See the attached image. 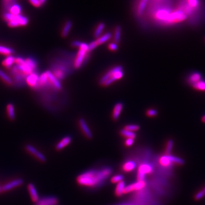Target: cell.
Listing matches in <instances>:
<instances>
[{
	"label": "cell",
	"instance_id": "27",
	"mask_svg": "<svg viewBox=\"0 0 205 205\" xmlns=\"http://www.w3.org/2000/svg\"><path fill=\"white\" fill-rule=\"evenodd\" d=\"M112 37V34L111 32H107L104 35L99 37L97 40H96V42L97 43V45H101L105 42H107L108 40H110Z\"/></svg>",
	"mask_w": 205,
	"mask_h": 205
},
{
	"label": "cell",
	"instance_id": "31",
	"mask_svg": "<svg viewBox=\"0 0 205 205\" xmlns=\"http://www.w3.org/2000/svg\"><path fill=\"white\" fill-rule=\"evenodd\" d=\"M105 25L104 22H100L97 25L96 28L94 31V36L95 38H98L99 37L101 36V33L105 29Z\"/></svg>",
	"mask_w": 205,
	"mask_h": 205
},
{
	"label": "cell",
	"instance_id": "5",
	"mask_svg": "<svg viewBox=\"0 0 205 205\" xmlns=\"http://www.w3.org/2000/svg\"><path fill=\"white\" fill-rule=\"evenodd\" d=\"M9 75L11 76L13 82V87H23L26 84V79L27 76L19 70L17 65H14L11 69H9Z\"/></svg>",
	"mask_w": 205,
	"mask_h": 205
},
{
	"label": "cell",
	"instance_id": "13",
	"mask_svg": "<svg viewBox=\"0 0 205 205\" xmlns=\"http://www.w3.org/2000/svg\"><path fill=\"white\" fill-rule=\"evenodd\" d=\"M58 203V198L55 197L51 196L39 199L36 203V205H56Z\"/></svg>",
	"mask_w": 205,
	"mask_h": 205
},
{
	"label": "cell",
	"instance_id": "49",
	"mask_svg": "<svg viewBox=\"0 0 205 205\" xmlns=\"http://www.w3.org/2000/svg\"><path fill=\"white\" fill-rule=\"evenodd\" d=\"M2 186L0 185V194H1L2 193Z\"/></svg>",
	"mask_w": 205,
	"mask_h": 205
},
{
	"label": "cell",
	"instance_id": "24",
	"mask_svg": "<svg viewBox=\"0 0 205 205\" xmlns=\"http://www.w3.org/2000/svg\"><path fill=\"white\" fill-rule=\"evenodd\" d=\"M136 164L133 161H128L125 162L122 166V170L126 172H132L136 168Z\"/></svg>",
	"mask_w": 205,
	"mask_h": 205
},
{
	"label": "cell",
	"instance_id": "12",
	"mask_svg": "<svg viewBox=\"0 0 205 205\" xmlns=\"http://www.w3.org/2000/svg\"><path fill=\"white\" fill-rule=\"evenodd\" d=\"M23 182H24V181L22 178H18V179L13 180L10 182L5 184L3 186H2V191L5 192V191L11 190L14 189L15 187L20 186H21L22 184H23Z\"/></svg>",
	"mask_w": 205,
	"mask_h": 205
},
{
	"label": "cell",
	"instance_id": "29",
	"mask_svg": "<svg viewBox=\"0 0 205 205\" xmlns=\"http://www.w3.org/2000/svg\"><path fill=\"white\" fill-rule=\"evenodd\" d=\"M149 0H140L139 4V6L137 7V13L139 16H141L143 15L144 11L145 9V7L147 6Z\"/></svg>",
	"mask_w": 205,
	"mask_h": 205
},
{
	"label": "cell",
	"instance_id": "8",
	"mask_svg": "<svg viewBox=\"0 0 205 205\" xmlns=\"http://www.w3.org/2000/svg\"><path fill=\"white\" fill-rule=\"evenodd\" d=\"M25 149L30 154H32L36 158H38L40 161L42 162H45L46 161L47 159L45 156L43 155L42 153L40 152L38 150H37L36 147H34L32 145L29 144L26 145L25 146Z\"/></svg>",
	"mask_w": 205,
	"mask_h": 205
},
{
	"label": "cell",
	"instance_id": "40",
	"mask_svg": "<svg viewBox=\"0 0 205 205\" xmlns=\"http://www.w3.org/2000/svg\"><path fill=\"white\" fill-rule=\"evenodd\" d=\"M25 63V59L22 57H17L15 58V65L21 66Z\"/></svg>",
	"mask_w": 205,
	"mask_h": 205
},
{
	"label": "cell",
	"instance_id": "3",
	"mask_svg": "<svg viewBox=\"0 0 205 205\" xmlns=\"http://www.w3.org/2000/svg\"><path fill=\"white\" fill-rule=\"evenodd\" d=\"M124 76V71L122 66H116L111 68L101 76L99 83L101 86L108 87L116 81L122 79Z\"/></svg>",
	"mask_w": 205,
	"mask_h": 205
},
{
	"label": "cell",
	"instance_id": "50",
	"mask_svg": "<svg viewBox=\"0 0 205 205\" xmlns=\"http://www.w3.org/2000/svg\"><path fill=\"white\" fill-rule=\"evenodd\" d=\"M203 190L204 191H205V188H204V189H203Z\"/></svg>",
	"mask_w": 205,
	"mask_h": 205
},
{
	"label": "cell",
	"instance_id": "16",
	"mask_svg": "<svg viewBox=\"0 0 205 205\" xmlns=\"http://www.w3.org/2000/svg\"><path fill=\"white\" fill-rule=\"evenodd\" d=\"M201 79H202V78L200 73L197 72H192L187 76V82L191 86L193 84L198 82V81L201 80Z\"/></svg>",
	"mask_w": 205,
	"mask_h": 205
},
{
	"label": "cell",
	"instance_id": "11",
	"mask_svg": "<svg viewBox=\"0 0 205 205\" xmlns=\"http://www.w3.org/2000/svg\"><path fill=\"white\" fill-rule=\"evenodd\" d=\"M78 123H79V126L82 130L83 134L84 135V136L86 137L87 139H91L93 137V135H92V133L91 132L90 128L88 126L86 120L83 118H80V119H79Z\"/></svg>",
	"mask_w": 205,
	"mask_h": 205
},
{
	"label": "cell",
	"instance_id": "33",
	"mask_svg": "<svg viewBox=\"0 0 205 205\" xmlns=\"http://www.w3.org/2000/svg\"><path fill=\"white\" fill-rule=\"evenodd\" d=\"M9 13H11L12 15H21V6L17 2L14 4L10 9Z\"/></svg>",
	"mask_w": 205,
	"mask_h": 205
},
{
	"label": "cell",
	"instance_id": "37",
	"mask_svg": "<svg viewBox=\"0 0 205 205\" xmlns=\"http://www.w3.org/2000/svg\"><path fill=\"white\" fill-rule=\"evenodd\" d=\"M146 115L149 117H155L158 115V111L155 108H150L146 112Z\"/></svg>",
	"mask_w": 205,
	"mask_h": 205
},
{
	"label": "cell",
	"instance_id": "34",
	"mask_svg": "<svg viewBox=\"0 0 205 205\" xmlns=\"http://www.w3.org/2000/svg\"><path fill=\"white\" fill-rule=\"evenodd\" d=\"M168 156H169V160H170L171 163L176 164H178V165L184 164V161L183 159L180 158V157H176L174 156H172V155H168Z\"/></svg>",
	"mask_w": 205,
	"mask_h": 205
},
{
	"label": "cell",
	"instance_id": "17",
	"mask_svg": "<svg viewBox=\"0 0 205 205\" xmlns=\"http://www.w3.org/2000/svg\"><path fill=\"white\" fill-rule=\"evenodd\" d=\"M72 140V139L71 136L65 137H63L61 140L60 141L58 144H57L56 147H55V149L57 151H61L62 149H63V148L66 147L67 145L71 143Z\"/></svg>",
	"mask_w": 205,
	"mask_h": 205
},
{
	"label": "cell",
	"instance_id": "41",
	"mask_svg": "<svg viewBox=\"0 0 205 205\" xmlns=\"http://www.w3.org/2000/svg\"><path fill=\"white\" fill-rule=\"evenodd\" d=\"M108 49L112 51H116L118 50L119 47L117 43L113 42V43H109L108 46Z\"/></svg>",
	"mask_w": 205,
	"mask_h": 205
},
{
	"label": "cell",
	"instance_id": "45",
	"mask_svg": "<svg viewBox=\"0 0 205 205\" xmlns=\"http://www.w3.org/2000/svg\"><path fill=\"white\" fill-rule=\"evenodd\" d=\"M29 1H30V2L35 7H38L41 6L39 0H29Z\"/></svg>",
	"mask_w": 205,
	"mask_h": 205
},
{
	"label": "cell",
	"instance_id": "18",
	"mask_svg": "<svg viewBox=\"0 0 205 205\" xmlns=\"http://www.w3.org/2000/svg\"><path fill=\"white\" fill-rule=\"evenodd\" d=\"M28 187L29 193H30L32 202L36 203L39 200L40 198H39V195H38V192L36 191V188L35 187L34 185L32 183H30L28 185Z\"/></svg>",
	"mask_w": 205,
	"mask_h": 205
},
{
	"label": "cell",
	"instance_id": "28",
	"mask_svg": "<svg viewBox=\"0 0 205 205\" xmlns=\"http://www.w3.org/2000/svg\"><path fill=\"white\" fill-rule=\"evenodd\" d=\"M121 36H122V27L120 25L116 26L113 34V40L115 43L117 44L120 43Z\"/></svg>",
	"mask_w": 205,
	"mask_h": 205
},
{
	"label": "cell",
	"instance_id": "46",
	"mask_svg": "<svg viewBox=\"0 0 205 205\" xmlns=\"http://www.w3.org/2000/svg\"><path fill=\"white\" fill-rule=\"evenodd\" d=\"M81 43H82V42H80L79 41H74L71 43V46L73 47H79V48Z\"/></svg>",
	"mask_w": 205,
	"mask_h": 205
},
{
	"label": "cell",
	"instance_id": "21",
	"mask_svg": "<svg viewBox=\"0 0 205 205\" xmlns=\"http://www.w3.org/2000/svg\"><path fill=\"white\" fill-rule=\"evenodd\" d=\"M72 22L71 20H67L65 22V25L63 26L61 32V36L62 38H66L68 36L71 29L72 28Z\"/></svg>",
	"mask_w": 205,
	"mask_h": 205
},
{
	"label": "cell",
	"instance_id": "25",
	"mask_svg": "<svg viewBox=\"0 0 205 205\" xmlns=\"http://www.w3.org/2000/svg\"><path fill=\"white\" fill-rule=\"evenodd\" d=\"M15 51L13 49L0 45V54L9 56L15 54Z\"/></svg>",
	"mask_w": 205,
	"mask_h": 205
},
{
	"label": "cell",
	"instance_id": "32",
	"mask_svg": "<svg viewBox=\"0 0 205 205\" xmlns=\"http://www.w3.org/2000/svg\"><path fill=\"white\" fill-rule=\"evenodd\" d=\"M191 87L197 91H205V81L201 79L198 82L191 85Z\"/></svg>",
	"mask_w": 205,
	"mask_h": 205
},
{
	"label": "cell",
	"instance_id": "36",
	"mask_svg": "<svg viewBox=\"0 0 205 205\" xmlns=\"http://www.w3.org/2000/svg\"><path fill=\"white\" fill-rule=\"evenodd\" d=\"M173 145H174V141L173 140H169L168 141L165 149L166 155H169L170 154L171 152L172 151V149H173Z\"/></svg>",
	"mask_w": 205,
	"mask_h": 205
},
{
	"label": "cell",
	"instance_id": "35",
	"mask_svg": "<svg viewBox=\"0 0 205 205\" xmlns=\"http://www.w3.org/2000/svg\"><path fill=\"white\" fill-rule=\"evenodd\" d=\"M160 163L164 166H168L172 164L169 160L168 155H167L162 156L161 157V158H160Z\"/></svg>",
	"mask_w": 205,
	"mask_h": 205
},
{
	"label": "cell",
	"instance_id": "48",
	"mask_svg": "<svg viewBox=\"0 0 205 205\" xmlns=\"http://www.w3.org/2000/svg\"><path fill=\"white\" fill-rule=\"evenodd\" d=\"M202 121L205 123V115L203 116L202 117Z\"/></svg>",
	"mask_w": 205,
	"mask_h": 205
},
{
	"label": "cell",
	"instance_id": "43",
	"mask_svg": "<svg viewBox=\"0 0 205 205\" xmlns=\"http://www.w3.org/2000/svg\"><path fill=\"white\" fill-rule=\"evenodd\" d=\"M98 46V45H97V43L95 41H92V42L88 45V51L90 52L91 51L94 50L95 49H96V47Z\"/></svg>",
	"mask_w": 205,
	"mask_h": 205
},
{
	"label": "cell",
	"instance_id": "20",
	"mask_svg": "<svg viewBox=\"0 0 205 205\" xmlns=\"http://www.w3.org/2000/svg\"><path fill=\"white\" fill-rule=\"evenodd\" d=\"M0 79L8 86L13 87V82L12 81V79H11V76L9 75V74H7L1 69H0Z\"/></svg>",
	"mask_w": 205,
	"mask_h": 205
},
{
	"label": "cell",
	"instance_id": "23",
	"mask_svg": "<svg viewBox=\"0 0 205 205\" xmlns=\"http://www.w3.org/2000/svg\"><path fill=\"white\" fill-rule=\"evenodd\" d=\"M6 112H7L8 118L11 121L15 120V108L14 105L11 103H9L6 106Z\"/></svg>",
	"mask_w": 205,
	"mask_h": 205
},
{
	"label": "cell",
	"instance_id": "42",
	"mask_svg": "<svg viewBox=\"0 0 205 205\" xmlns=\"http://www.w3.org/2000/svg\"><path fill=\"white\" fill-rule=\"evenodd\" d=\"M205 196V191L202 190L199 191V192H198V193L195 194V199L196 200H199V199H202L203 197H204Z\"/></svg>",
	"mask_w": 205,
	"mask_h": 205
},
{
	"label": "cell",
	"instance_id": "39",
	"mask_svg": "<svg viewBox=\"0 0 205 205\" xmlns=\"http://www.w3.org/2000/svg\"><path fill=\"white\" fill-rule=\"evenodd\" d=\"M123 179H124V177L122 175H121V174L116 175V176L113 177L112 178V183H113V184H118L119 182L122 181Z\"/></svg>",
	"mask_w": 205,
	"mask_h": 205
},
{
	"label": "cell",
	"instance_id": "2",
	"mask_svg": "<svg viewBox=\"0 0 205 205\" xmlns=\"http://www.w3.org/2000/svg\"><path fill=\"white\" fill-rule=\"evenodd\" d=\"M178 7L187 15L191 24H198L202 11L201 0H180Z\"/></svg>",
	"mask_w": 205,
	"mask_h": 205
},
{
	"label": "cell",
	"instance_id": "14",
	"mask_svg": "<svg viewBox=\"0 0 205 205\" xmlns=\"http://www.w3.org/2000/svg\"><path fill=\"white\" fill-rule=\"evenodd\" d=\"M46 73H47L48 79L51 84L58 91L62 90V86L61 83L60 82V81L57 78H55V76L53 75V74L51 72L50 70L46 71Z\"/></svg>",
	"mask_w": 205,
	"mask_h": 205
},
{
	"label": "cell",
	"instance_id": "9",
	"mask_svg": "<svg viewBox=\"0 0 205 205\" xmlns=\"http://www.w3.org/2000/svg\"><path fill=\"white\" fill-rule=\"evenodd\" d=\"M145 185H146V184H145V181H137V182H136L130 184L129 185L126 186L125 190H124V194L129 193L133 191L141 190L145 186Z\"/></svg>",
	"mask_w": 205,
	"mask_h": 205
},
{
	"label": "cell",
	"instance_id": "10",
	"mask_svg": "<svg viewBox=\"0 0 205 205\" xmlns=\"http://www.w3.org/2000/svg\"><path fill=\"white\" fill-rule=\"evenodd\" d=\"M39 77L40 75L38 71L32 72L26 77V84H28L30 87H31L32 90L34 89L38 83Z\"/></svg>",
	"mask_w": 205,
	"mask_h": 205
},
{
	"label": "cell",
	"instance_id": "47",
	"mask_svg": "<svg viewBox=\"0 0 205 205\" xmlns=\"http://www.w3.org/2000/svg\"><path fill=\"white\" fill-rule=\"evenodd\" d=\"M39 1H40L41 5L42 6V5H43V4H45L46 2V0H39Z\"/></svg>",
	"mask_w": 205,
	"mask_h": 205
},
{
	"label": "cell",
	"instance_id": "1",
	"mask_svg": "<svg viewBox=\"0 0 205 205\" xmlns=\"http://www.w3.org/2000/svg\"><path fill=\"white\" fill-rule=\"evenodd\" d=\"M112 172L109 168L91 170L79 175L77 178V182L81 186L95 187L103 183L111 175Z\"/></svg>",
	"mask_w": 205,
	"mask_h": 205
},
{
	"label": "cell",
	"instance_id": "22",
	"mask_svg": "<svg viewBox=\"0 0 205 205\" xmlns=\"http://www.w3.org/2000/svg\"><path fill=\"white\" fill-rule=\"evenodd\" d=\"M17 3L16 0H2V9L3 13L9 12L11 6Z\"/></svg>",
	"mask_w": 205,
	"mask_h": 205
},
{
	"label": "cell",
	"instance_id": "38",
	"mask_svg": "<svg viewBox=\"0 0 205 205\" xmlns=\"http://www.w3.org/2000/svg\"><path fill=\"white\" fill-rule=\"evenodd\" d=\"M124 128L126 130L135 132L140 130V126L136 124H129V125H126V126L124 127Z\"/></svg>",
	"mask_w": 205,
	"mask_h": 205
},
{
	"label": "cell",
	"instance_id": "19",
	"mask_svg": "<svg viewBox=\"0 0 205 205\" xmlns=\"http://www.w3.org/2000/svg\"><path fill=\"white\" fill-rule=\"evenodd\" d=\"M15 57L13 55L7 56L4 59V61L2 62V65L4 67L7 68L8 70L11 69L13 66V65L15 64Z\"/></svg>",
	"mask_w": 205,
	"mask_h": 205
},
{
	"label": "cell",
	"instance_id": "6",
	"mask_svg": "<svg viewBox=\"0 0 205 205\" xmlns=\"http://www.w3.org/2000/svg\"><path fill=\"white\" fill-rule=\"evenodd\" d=\"M90 52L88 51V45L82 42L79 48V51L76 55L74 61V67L76 69L80 68L82 65L86 63L88 59V56Z\"/></svg>",
	"mask_w": 205,
	"mask_h": 205
},
{
	"label": "cell",
	"instance_id": "26",
	"mask_svg": "<svg viewBox=\"0 0 205 205\" xmlns=\"http://www.w3.org/2000/svg\"><path fill=\"white\" fill-rule=\"evenodd\" d=\"M126 186V184L123 181L117 184L115 189V194L116 196L120 197L123 194H124V190Z\"/></svg>",
	"mask_w": 205,
	"mask_h": 205
},
{
	"label": "cell",
	"instance_id": "7",
	"mask_svg": "<svg viewBox=\"0 0 205 205\" xmlns=\"http://www.w3.org/2000/svg\"><path fill=\"white\" fill-rule=\"evenodd\" d=\"M153 171V168L152 166L147 164H141L138 169L137 172V181H144L145 176L147 174L152 173Z\"/></svg>",
	"mask_w": 205,
	"mask_h": 205
},
{
	"label": "cell",
	"instance_id": "15",
	"mask_svg": "<svg viewBox=\"0 0 205 205\" xmlns=\"http://www.w3.org/2000/svg\"><path fill=\"white\" fill-rule=\"evenodd\" d=\"M123 108H124V105L122 103L119 102L115 105L112 113V118L114 121H116L119 119L120 116L122 112Z\"/></svg>",
	"mask_w": 205,
	"mask_h": 205
},
{
	"label": "cell",
	"instance_id": "44",
	"mask_svg": "<svg viewBox=\"0 0 205 205\" xmlns=\"http://www.w3.org/2000/svg\"><path fill=\"white\" fill-rule=\"evenodd\" d=\"M134 139H130V138H128L126 139V140L125 141V145L126 147H130L133 145L134 143Z\"/></svg>",
	"mask_w": 205,
	"mask_h": 205
},
{
	"label": "cell",
	"instance_id": "30",
	"mask_svg": "<svg viewBox=\"0 0 205 205\" xmlns=\"http://www.w3.org/2000/svg\"><path fill=\"white\" fill-rule=\"evenodd\" d=\"M120 133L122 136L126 137V139L128 138H130V139H135L136 137V134L134 132L130 131L128 130H126L125 128L120 130Z\"/></svg>",
	"mask_w": 205,
	"mask_h": 205
},
{
	"label": "cell",
	"instance_id": "4",
	"mask_svg": "<svg viewBox=\"0 0 205 205\" xmlns=\"http://www.w3.org/2000/svg\"><path fill=\"white\" fill-rule=\"evenodd\" d=\"M2 17L10 28L25 26L29 23V18L21 15H15L9 12H5L2 13Z\"/></svg>",
	"mask_w": 205,
	"mask_h": 205
}]
</instances>
